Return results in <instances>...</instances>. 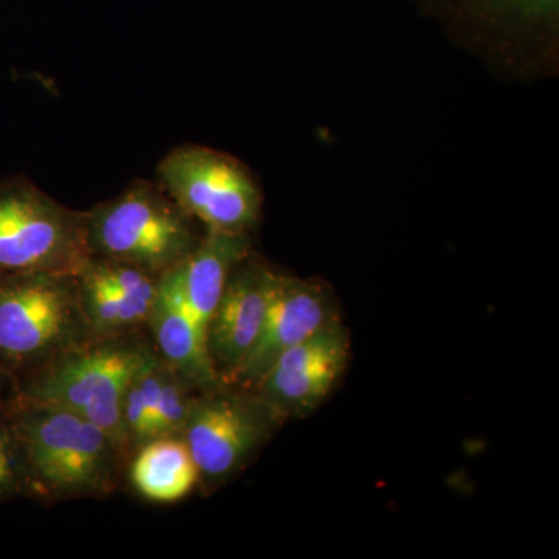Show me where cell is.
Segmentation results:
<instances>
[{
	"instance_id": "cell-14",
	"label": "cell",
	"mask_w": 559,
	"mask_h": 559,
	"mask_svg": "<svg viewBox=\"0 0 559 559\" xmlns=\"http://www.w3.org/2000/svg\"><path fill=\"white\" fill-rule=\"evenodd\" d=\"M79 280L81 304L94 336H114L146 329L150 308L116 296L86 275L80 274Z\"/></svg>"
},
{
	"instance_id": "cell-17",
	"label": "cell",
	"mask_w": 559,
	"mask_h": 559,
	"mask_svg": "<svg viewBox=\"0 0 559 559\" xmlns=\"http://www.w3.org/2000/svg\"><path fill=\"white\" fill-rule=\"evenodd\" d=\"M466 9L489 22H514L516 25L543 27L557 25L559 0H462Z\"/></svg>"
},
{
	"instance_id": "cell-6",
	"label": "cell",
	"mask_w": 559,
	"mask_h": 559,
	"mask_svg": "<svg viewBox=\"0 0 559 559\" xmlns=\"http://www.w3.org/2000/svg\"><path fill=\"white\" fill-rule=\"evenodd\" d=\"M286 419L255 390L221 384L194 400L182 439L212 491L241 473Z\"/></svg>"
},
{
	"instance_id": "cell-9",
	"label": "cell",
	"mask_w": 559,
	"mask_h": 559,
	"mask_svg": "<svg viewBox=\"0 0 559 559\" xmlns=\"http://www.w3.org/2000/svg\"><path fill=\"white\" fill-rule=\"evenodd\" d=\"M336 319L330 294L322 286L275 272L259 340L227 384L255 388L280 355Z\"/></svg>"
},
{
	"instance_id": "cell-4",
	"label": "cell",
	"mask_w": 559,
	"mask_h": 559,
	"mask_svg": "<svg viewBox=\"0 0 559 559\" xmlns=\"http://www.w3.org/2000/svg\"><path fill=\"white\" fill-rule=\"evenodd\" d=\"M92 336L79 275L0 272V362L17 378Z\"/></svg>"
},
{
	"instance_id": "cell-7",
	"label": "cell",
	"mask_w": 559,
	"mask_h": 559,
	"mask_svg": "<svg viewBox=\"0 0 559 559\" xmlns=\"http://www.w3.org/2000/svg\"><path fill=\"white\" fill-rule=\"evenodd\" d=\"M157 183L204 230L250 234L263 194L252 173L229 154L182 145L157 165Z\"/></svg>"
},
{
	"instance_id": "cell-5",
	"label": "cell",
	"mask_w": 559,
	"mask_h": 559,
	"mask_svg": "<svg viewBox=\"0 0 559 559\" xmlns=\"http://www.w3.org/2000/svg\"><path fill=\"white\" fill-rule=\"evenodd\" d=\"M91 259L86 212L66 207L24 176L0 180V272L80 275Z\"/></svg>"
},
{
	"instance_id": "cell-10",
	"label": "cell",
	"mask_w": 559,
	"mask_h": 559,
	"mask_svg": "<svg viewBox=\"0 0 559 559\" xmlns=\"http://www.w3.org/2000/svg\"><path fill=\"white\" fill-rule=\"evenodd\" d=\"M275 272L250 252L227 280L205 336L210 360L224 384L231 380L259 340Z\"/></svg>"
},
{
	"instance_id": "cell-19",
	"label": "cell",
	"mask_w": 559,
	"mask_h": 559,
	"mask_svg": "<svg viewBox=\"0 0 559 559\" xmlns=\"http://www.w3.org/2000/svg\"><path fill=\"white\" fill-rule=\"evenodd\" d=\"M17 403H20L17 374L0 362V428L9 425Z\"/></svg>"
},
{
	"instance_id": "cell-8",
	"label": "cell",
	"mask_w": 559,
	"mask_h": 559,
	"mask_svg": "<svg viewBox=\"0 0 559 559\" xmlns=\"http://www.w3.org/2000/svg\"><path fill=\"white\" fill-rule=\"evenodd\" d=\"M348 331L337 318L280 355L255 388L283 418H301L318 409L348 366Z\"/></svg>"
},
{
	"instance_id": "cell-1",
	"label": "cell",
	"mask_w": 559,
	"mask_h": 559,
	"mask_svg": "<svg viewBox=\"0 0 559 559\" xmlns=\"http://www.w3.org/2000/svg\"><path fill=\"white\" fill-rule=\"evenodd\" d=\"M9 425L27 469L28 499H106L119 488L127 455L105 429L79 412L20 399Z\"/></svg>"
},
{
	"instance_id": "cell-15",
	"label": "cell",
	"mask_w": 559,
	"mask_h": 559,
	"mask_svg": "<svg viewBox=\"0 0 559 559\" xmlns=\"http://www.w3.org/2000/svg\"><path fill=\"white\" fill-rule=\"evenodd\" d=\"M201 392L204 390L198 389L193 382L165 362L159 400L151 426V440L160 437H182L191 407Z\"/></svg>"
},
{
	"instance_id": "cell-16",
	"label": "cell",
	"mask_w": 559,
	"mask_h": 559,
	"mask_svg": "<svg viewBox=\"0 0 559 559\" xmlns=\"http://www.w3.org/2000/svg\"><path fill=\"white\" fill-rule=\"evenodd\" d=\"M81 274L100 283L116 296L127 297L150 310H153L159 293V275L120 261L92 257Z\"/></svg>"
},
{
	"instance_id": "cell-3",
	"label": "cell",
	"mask_w": 559,
	"mask_h": 559,
	"mask_svg": "<svg viewBox=\"0 0 559 559\" xmlns=\"http://www.w3.org/2000/svg\"><path fill=\"white\" fill-rule=\"evenodd\" d=\"M202 235L200 224L148 180H135L112 200L86 210L91 257L132 264L159 277L186 260Z\"/></svg>"
},
{
	"instance_id": "cell-11",
	"label": "cell",
	"mask_w": 559,
	"mask_h": 559,
	"mask_svg": "<svg viewBox=\"0 0 559 559\" xmlns=\"http://www.w3.org/2000/svg\"><path fill=\"white\" fill-rule=\"evenodd\" d=\"M146 330H150L151 341L160 358L198 389L209 390L224 384L210 360L205 340L187 308L173 270L159 277V293Z\"/></svg>"
},
{
	"instance_id": "cell-13",
	"label": "cell",
	"mask_w": 559,
	"mask_h": 559,
	"mask_svg": "<svg viewBox=\"0 0 559 559\" xmlns=\"http://www.w3.org/2000/svg\"><path fill=\"white\" fill-rule=\"evenodd\" d=\"M127 466L132 488L151 503L180 502L200 485V471L182 437H160L142 444Z\"/></svg>"
},
{
	"instance_id": "cell-12",
	"label": "cell",
	"mask_w": 559,
	"mask_h": 559,
	"mask_svg": "<svg viewBox=\"0 0 559 559\" xmlns=\"http://www.w3.org/2000/svg\"><path fill=\"white\" fill-rule=\"evenodd\" d=\"M250 252V234L204 230L200 245L178 266L173 267L187 308L204 340L231 271Z\"/></svg>"
},
{
	"instance_id": "cell-18",
	"label": "cell",
	"mask_w": 559,
	"mask_h": 559,
	"mask_svg": "<svg viewBox=\"0 0 559 559\" xmlns=\"http://www.w3.org/2000/svg\"><path fill=\"white\" fill-rule=\"evenodd\" d=\"M28 498V477L20 443L10 425L0 428V503Z\"/></svg>"
},
{
	"instance_id": "cell-2",
	"label": "cell",
	"mask_w": 559,
	"mask_h": 559,
	"mask_svg": "<svg viewBox=\"0 0 559 559\" xmlns=\"http://www.w3.org/2000/svg\"><path fill=\"white\" fill-rule=\"evenodd\" d=\"M153 352L143 330L92 336L17 378L20 399L79 412L105 429L130 460L121 429V395Z\"/></svg>"
}]
</instances>
